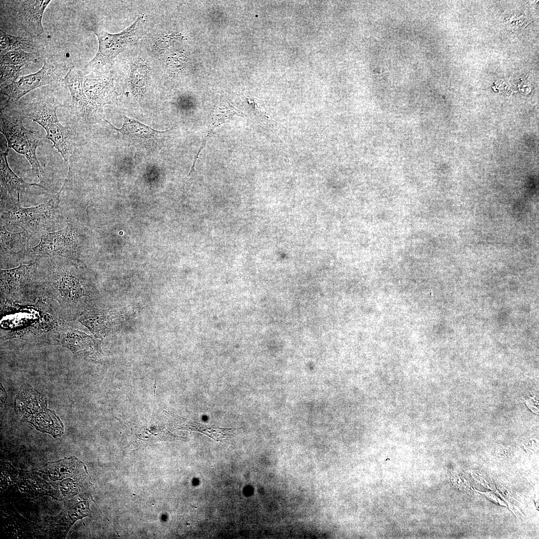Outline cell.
<instances>
[{"mask_svg":"<svg viewBox=\"0 0 539 539\" xmlns=\"http://www.w3.org/2000/svg\"><path fill=\"white\" fill-rule=\"evenodd\" d=\"M143 15L139 17L122 32L111 34L100 28L92 30L97 36L99 47L94 58L86 66L97 71L103 66L110 64L114 58L128 46L136 42L143 33Z\"/></svg>","mask_w":539,"mask_h":539,"instance_id":"52a82bcc","label":"cell"},{"mask_svg":"<svg viewBox=\"0 0 539 539\" xmlns=\"http://www.w3.org/2000/svg\"><path fill=\"white\" fill-rule=\"evenodd\" d=\"M30 239L23 231L11 233L0 225L1 265H15L32 256Z\"/></svg>","mask_w":539,"mask_h":539,"instance_id":"5bb4252c","label":"cell"},{"mask_svg":"<svg viewBox=\"0 0 539 539\" xmlns=\"http://www.w3.org/2000/svg\"><path fill=\"white\" fill-rule=\"evenodd\" d=\"M27 289L35 295L54 300L65 318H77L85 303L86 268L82 262L38 255Z\"/></svg>","mask_w":539,"mask_h":539,"instance_id":"6da1fadb","label":"cell"},{"mask_svg":"<svg viewBox=\"0 0 539 539\" xmlns=\"http://www.w3.org/2000/svg\"><path fill=\"white\" fill-rule=\"evenodd\" d=\"M89 505L87 501H81L68 511L67 516L73 524L76 521L88 515Z\"/></svg>","mask_w":539,"mask_h":539,"instance_id":"44dd1931","label":"cell"},{"mask_svg":"<svg viewBox=\"0 0 539 539\" xmlns=\"http://www.w3.org/2000/svg\"><path fill=\"white\" fill-rule=\"evenodd\" d=\"M37 469L35 474L42 481L49 495L58 500L75 496L89 484L84 465L75 457L48 463Z\"/></svg>","mask_w":539,"mask_h":539,"instance_id":"3957f363","label":"cell"},{"mask_svg":"<svg viewBox=\"0 0 539 539\" xmlns=\"http://www.w3.org/2000/svg\"><path fill=\"white\" fill-rule=\"evenodd\" d=\"M84 75L77 69L70 70L62 81L68 88L72 98L70 112L79 121L94 123L100 120L96 116L84 93L83 81Z\"/></svg>","mask_w":539,"mask_h":539,"instance_id":"7c38bea8","label":"cell"},{"mask_svg":"<svg viewBox=\"0 0 539 539\" xmlns=\"http://www.w3.org/2000/svg\"><path fill=\"white\" fill-rule=\"evenodd\" d=\"M0 47L1 51L21 49L29 52H34L32 41L25 37L12 36L0 32Z\"/></svg>","mask_w":539,"mask_h":539,"instance_id":"d6986e66","label":"cell"},{"mask_svg":"<svg viewBox=\"0 0 539 539\" xmlns=\"http://www.w3.org/2000/svg\"><path fill=\"white\" fill-rule=\"evenodd\" d=\"M83 248L82 230L78 223H69L58 231L43 233L31 253L32 255L57 256L82 262Z\"/></svg>","mask_w":539,"mask_h":539,"instance_id":"8992f818","label":"cell"},{"mask_svg":"<svg viewBox=\"0 0 539 539\" xmlns=\"http://www.w3.org/2000/svg\"><path fill=\"white\" fill-rule=\"evenodd\" d=\"M23 66L15 65L0 66V87L16 81Z\"/></svg>","mask_w":539,"mask_h":539,"instance_id":"ffe728a7","label":"cell"},{"mask_svg":"<svg viewBox=\"0 0 539 539\" xmlns=\"http://www.w3.org/2000/svg\"><path fill=\"white\" fill-rule=\"evenodd\" d=\"M172 417L175 421V427L179 429L197 431L202 433L216 441H222L231 438L236 429L219 428L213 425H207L179 416L165 412Z\"/></svg>","mask_w":539,"mask_h":539,"instance_id":"e0dca14e","label":"cell"},{"mask_svg":"<svg viewBox=\"0 0 539 539\" xmlns=\"http://www.w3.org/2000/svg\"><path fill=\"white\" fill-rule=\"evenodd\" d=\"M124 121L121 128H117L105 120L114 130L120 132L125 141L134 146L137 150L146 153H154L164 145L169 130L158 131L134 119L124 116Z\"/></svg>","mask_w":539,"mask_h":539,"instance_id":"ba28073f","label":"cell"},{"mask_svg":"<svg viewBox=\"0 0 539 539\" xmlns=\"http://www.w3.org/2000/svg\"><path fill=\"white\" fill-rule=\"evenodd\" d=\"M22 120L18 115L11 116L1 111L0 132L7 141V147L27 159L33 172L39 178V183L44 187V182L41 176V167L36 153L37 148L43 145V139L37 132L26 129Z\"/></svg>","mask_w":539,"mask_h":539,"instance_id":"5b68a950","label":"cell"},{"mask_svg":"<svg viewBox=\"0 0 539 539\" xmlns=\"http://www.w3.org/2000/svg\"><path fill=\"white\" fill-rule=\"evenodd\" d=\"M37 57L36 53L21 49L1 51L0 66L15 65L24 66L34 62Z\"/></svg>","mask_w":539,"mask_h":539,"instance_id":"ac0fdd59","label":"cell"},{"mask_svg":"<svg viewBox=\"0 0 539 539\" xmlns=\"http://www.w3.org/2000/svg\"><path fill=\"white\" fill-rule=\"evenodd\" d=\"M34 262L29 265L21 264L11 269L1 270V291L5 298L15 301L21 292L26 289L30 280L34 268Z\"/></svg>","mask_w":539,"mask_h":539,"instance_id":"2e32d148","label":"cell"},{"mask_svg":"<svg viewBox=\"0 0 539 539\" xmlns=\"http://www.w3.org/2000/svg\"><path fill=\"white\" fill-rule=\"evenodd\" d=\"M246 100L247 107L257 119L261 121L269 120L262 101L255 98L248 97H246Z\"/></svg>","mask_w":539,"mask_h":539,"instance_id":"7402d4cb","label":"cell"},{"mask_svg":"<svg viewBox=\"0 0 539 539\" xmlns=\"http://www.w3.org/2000/svg\"><path fill=\"white\" fill-rule=\"evenodd\" d=\"M84 93L90 105L100 120L104 118L103 107L117 102V93L113 79L108 72L94 71L84 76L83 81Z\"/></svg>","mask_w":539,"mask_h":539,"instance_id":"8fae6325","label":"cell"},{"mask_svg":"<svg viewBox=\"0 0 539 539\" xmlns=\"http://www.w3.org/2000/svg\"><path fill=\"white\" fill-rule=\"evenodd\" d=\"M58 75L54 65L44 62L40 69L35 73L21 76L15 82L0 87V94L8 99L5 106L18 101L22 97L34 89L48 84H54L62 80Z\"/></svg>","mask_w":539,"mask_h":539,"instance_id":"9c48e42d","label":"cell"},{"mask_svg":"<svg viewBox=\"0 0 539 539\" xmlns=\"http://www.w3.org/2000/svg\"><path fill=\"white\" fill-rule=\"evenodd\" d=\"M9 148L0 151V211L6 212L20 206V198L31 187L42 188L40 184L29 183L18 177L10 168L7 159Z\"/></svg>","mask_w":539,"mask_h":539,"instance_id":"30bf717a","label":"cell"},{"mask_svg":"<svg viewBox=\"0 0 539 539\" xmlns=\"http://www.w3.org/2000/svg\"><path fill=\"white\" fill-rule=\"evenodd\" d=\"M130 444L135 446H142L159 441H183L185 437L172 434L159 422H150L146 425H140L130 422H124Z\"/></svg>","mask_w":539,"mask_h":539,"instance_id":"9a60e30c","label":"cell"},{"mask_svg":"<svg viewBox=\"0 0 539 539\" xmlns=\"http://www.w3.org/2000/svg\"><path fill=\"white\" fill-rule=\"evenodd\" d=\"M67 181L65 179L59 192L45 203L30 208L19 206L1 213L0 225L18 226L29 238L50 230L59 220L60 197Z\"/></svg>","mask_w":539,"mask_h":539,"instance_id":"277c9868","label":"cell"},{"mask_svg":"<svg viewBox=\"0 0 539 539\" xmlns=\"http://www.w3.org/2000/svg\"><path fill=\"white\" fill-rule=\"evenodd\" d=\"M12 16L23 29L31 36H38L43 32L42 18L50 0L12 1Z\"/></svg>","mask_w":539,"mask_h":539,"instance_id":"4fadbf2b","label":"cell"},{"mask_svg":"<svg viewBox=\"0 0 539 539\" xmlns=\"http://www.w3.org/2000/svg\"><path fill=\"white\" fill-rule=\"evenodd\" d=\"M63 105L56 103L53 98H42L23 104L18 115L22 119L37 123L46 133V138L53 143V147L59 153L68 166L70 174L72 162L76 149L74 133L70 126H63L59 122L56 110Z\"/></svg>","mask_w":539,"mask_h":539,"instance_id":"7a4b0ae2","label":"cell"}]
</instances>
